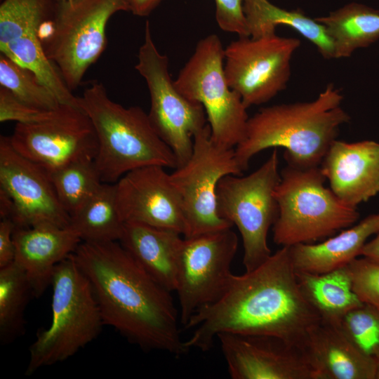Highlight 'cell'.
Here are the masks:
<instances>
[{
    "label": "cell",
    "mask_w": 379,
    "mask_h": 379,
    "mask_svg": "<svg viewBox=\"0 0 379 379\" xmlns=\"http://www.w3.org/2000/svg\"><path fill=\"white\" fill-rule=\"evenodd\" d=\"M125 222L117 205V185L102 182L95 192L72 215L69 226L81 241H119Z\"/></svg>",
    "instance_id": "obj_26"
},
{
    "label": "cell",
    "mask_w": 379,
    "mask_h": 379,
    "mask_svg": "<svg viewBox=\"0 0 379 379\" xmlns=\"http://www.w3.org/2000/svg\"><path fill=\"white\" fill-rule=\"evenodd\" d=\"M72 254L91 284L105 325L143 350L175 357L189 351L171 292L146 273L119 241H81Z\"/></svg>",
    "instance_id": "obj_2"
},
{
    "label": "cell",
    "mask_w": 379,
    "mask_h": 379,
    "mask_svg": "<svg viewBox=\"0 0 379 379\" xmlns=\"http://www.w3.org/2000/svg\"><path fill=\"white\" fill-rule=\"evenodd\" d=\"M300 288L322 319L338 322L363 303L354 293L347 266L324 274L296 272Z\"/></svg>",
    "instance_id": "obj_24"
},
{
    "label": "cell",
    "mask_w": 379,
    "mask_h": 379,
    "mask_svg": "<svg viewBox=\"0 0 379 379\" xmlns=\"http://www.w3.org/2000/svg\"><path fill=\"white\" fill-rule=\"evenodd\" d=\"M314 19L325 27L335 59L348 58L379 39V11L361 4L351 3Z\"/></svg>",
    "instance_id": "obj_25"
},
{
    "label": "cell",
    "mask_w": 379,
    "mask_h": 379,
    "mask_svg": "<svg viewBox=\"0 0 379 379\" xmlns=\"http://www.w3.org/2000/svg\"><path fill=\"white\" fill-rule=\"evenodd\" d=\"M2 1V0H1Z\"/></svg>",
    "instance_id": "obj_39"
},
{
    "label": "cell",
    "mask_w": 379,
    "mask_h": 379,
    "mask_svg": "<svg viewBox=\"0 0 379 379\" xmlns=\"http://www.w3.org/2000/svg\"><path fill=\"white\" fill-rule=\"evenodd\" d=\"M58 199L69 215L74 214L102 183L94 160L70 164L49 174Z\"/></svg>",
    "instance_id": "obj_28"
},
{
    "label": "cell",
    "mask_w": 379,
    "mask_h": 379,
    "mask_svg": "<svg viewBox=\"0 0 379 379\" xmlns=\"http://www.w3.org/2000/svg\"><path fill=\"white\" fill-rule=\"evenodd\" d=\"M135 67L145 79L149 90L150 122L173 151L179 167L191 157L194 137L206 126V115L204 107L186 98L171 79L168 58L157 49L148 21Z\"/></svg>",
    "instance_id": "obj_10"
},
{
    "label": "cell",
    "mask_w": 379,
    "mask_h": 379,
    "mask_svg": "<svg viewBox=\"0 0 379 379\" xmlns=\"http://www.w3.org/2000/svg\"><path fill=\"white\" fill-rule=\"evenodd\" d=\"M244 11L250 36L276 33L277 26H287L313 44L324 58L335 59L333 45L325 27L300 10L287 11L268 0H244Z\"/></svg>",
    "instance_id": "obj_23"
},
{
    "label": "cell",
    "mask_w": 379,
    "mask_h": 379,
    "mask_svg": "<svg viewBox=\"0 0 379 379\" xmlns=\"http://www.w3.org/2000/svg\"><path fill=\"white\" fill-rule=\"evenodd\" d=\"M244 0H215V20L225 32L241 36H250L244 11Z\"/></svg>",
    "instance_id": "obj_33"
},
{
    "label": "cell",
    "mask_w": 379,
    "mask_h": 379,
    "mask_svg": "<svg viewBox=\"0 0 379 379\" xmlns=\"http://www.w3.org/2000/svg\"><path fill=\"white\" fill-rule=\"evenodd\" d=\"M13 147L48 174L98 152L93 124L81 109L63 105L56 116L38 124L16 123L9 137Z\"/></svg>",
    "instance_id": "obj_14"
},
{
    "label": "cell",
    "mask_w": 379,
    "mask_h": 379,
    "mask_svg": "<svg viewBox=\"0 0 379 379\" xmlns=\"http://www.w3.org/2000/svg\"><path fill=\"white\" fill-rule=\"evenodd\" d=\"M164 168L151 165L124 175L116 182L118 208L125 222L171 230L184 237L180 201Z\"/></svg>",
    "instance_id": "obj_17"
},
{
    "label": "cell",
    "mask_w": 379,
    "mask_h": 379,
    "mask_svg": "<svg viewBox=\"0 0 379 379\" xmlns=\"http://www.w3.org/2000/svg\"><path fill=\"white\" fill-rule=\"evenodd\" d=\"M15 225L9 218L0 221V268L15 261V244L13 232Z\"/></svg>",
    "instance_id": "obj_34"
},
{
    "label": "cell",
    "mask_w": 379,
    "mask_h": 379,
    "mask_svg": "<svg viewBox=\"0 0 379 379\" xmlns=\"http://www.w3.org/2000/svg\"><path fill=\"white\" fill-rule=\"evenodd\" d=\"M375 379H379V359L377 360V371Z\"/></svg>",
    "instance_id": "obj_37"
},
{
    "label": "cell",
    "mask_w": 379,
    "mask_h": 379,
    "mask_svg": "<svg viewBox=\"0 0 379 379\" xmlns=\"http://www.w3.org/2000/svg\"><path fill=\"white\" fill-rule=\"evenodd\" d=\"M33 291L16 262L0 268V341L9 344L25 331V312Z\"/></svg>",
    "instance_id": "obj_27"
},
{
    "label": "cell",
    "mask_w": 379,
    "mask_h": 379,
    "mask_svg": "<svg viewBox=\"0 0 379 379\" xmlns=\"http://www.w3.org/2000/svg\"><path fill=\"white\" fill-rule=\"evenodd\" d=\"M60 1H65V0H60Z\"/></svg>",
    "instance_id": "obj_38"
},
{
    "label": "cell",
    "mask_w": 379,
    "mask_h": 379,
    "mask_svg": "<svg viewBox=\"0 0 379 379\" xmlns=\"http://www.w3.org/2000/svg\"><path fill=\"white\" fill-rule=\"evenodd\" d=\"M79 101L97 136L94 161L102 182L115 183L128 172L147 166L178 167L173 151L142 108L114 102L98 81L85 88Z\"/></svg>",
    "instance_id": "obj_4"
},
{
    "label": "cell",
    "mask_w": 379,
    "mask_h": 379,
    "mask_svg": "<svg viewBox=\"0 0 379 379\" xmlns=\"http://www.w3.org/2000/svg\"><path fill=\"white\" fill-rule=\"evenodd\" d=\"M376 234L375 238L364 245L360 255L379 263V232Z\"/></svg>",
    "instance_id": "obj_36"
},
{
    "label": "cell",
    "mask_w": 379,
    "mask_h": 379,
    "mask_svg": "<svg viewBox=\"0 0 379 379\" xmlns=\"http://www.w3.org/2000/svg\"><path fill=\"white\" fill-rule=\"evenodd\" d=\"M343 100L340 90L329 84L314 100L260 109L249 117L245 138L234 148L241 171L248 169L256 154L277 147L285 149L288 165L319 166L340 127L350 120L341 107Z\"/></svg>",
    "instance_id": "obj_3"
},
{
    "label": "cell",
    "mask_w": 379,
    "mask_h": 379,
    "mask_svg": "<svg viewBox=\"0 0 379 379\" xmlns=\"http://www.w3.org/2000/svg\"><path fill=\"white\" fill-rule=\"evenodd\" d=\"M237 248L238 237L232 227L183 238L175 291L185 327L198 310L226 291Z\"/></svg>",
    "instance_id": "obj_13"
},
{
    "label": "cell",
    "mask_w": 379,
    "mask_h": 379,
    "mask_svg": "<svg viewBox=\"0 0 379 379\" xmlns=\"http://www.w3.org/2000/svg\"><path fill=\"white\" fill-rule=\"evenodd\" d=\"M275 190L279 215L272 226L273 241L281 246L314 242L351 227L359 218L357 208L340 201L324 186L320 166L287 164Z\"/></svg>",
    "instance_id": "obj_6"
},
{
    "label": "cell",
    "mask_w": 379,
    "mask_h": 379,
    "mask_svg": "<svg viewBox=\"0 0 379 379\" xmlns=\"http://www.w3.org/2000/svg\"><path fill=\"white\" fill-rule=\"evenodd\" d=\"M224 62L220 39L209 34L198 42L174 82L186 98L204 107L213 142L234 149L245 138L249 117L240 95L228 84Z\"/></svg>",
    "instance_id": "obj_8"
},
{
    "label": "cell",
    "mask_w": 379,
    "mask_h": 379,
    "mask_svg": "<svg viewBox=\"0 0 379 379\" xmlns=\"http://www.w3.org/2000/svg\"><path fill=\"white\" fill-rule=\"evenodd\" d=\"M338 323L361 352L379 359V308L363 303L347 312Z\"/></svg>",
    "instance_id": "obj_30"
},
{
    "label": "cell",
    "mask_w": 379,
    "mask_h": 379,
    "mask_svg": "<svg viewBox=\"0 0 379 379\" xmlns=\"http://www.w3.org/2000/svg\"><path fill=\"white\" fill-rule=\"evenodd\" d=\"M217 338L232 379H316L301 348L282 338L234 333Z\"/></svg>",
    "instance_id": "obj_16"
},
{
    "label": "cell",
    "mask_w": 379,
    "mask_h": 379,
    "mask_svg": "<svg viewBox=\"0 0 379 379\" xmlns=\"http://www.w3.org/2000/svg\"><path fill=\"white\" fill-rule=\"evenodd\" d=\"M347 266L352 289L359 300L379 308V263L363 256Z\"/></svg>",
    "instance_id": "obj_31"
},
{
    "label": "cell",
    "mask_w": 379,
    "mask_h": 379,
    "mask_svg": "<svg viewBox=\"0 0 379 379\" xmlns=\"http://www.w3.org/2000/svg\"><path fill=\"white\" fill-rule=\"evenodd\" d=\"M181 236L173 230L126 222L119 241L146 273L173 292L176 287Z\"/></svg>",
    "instance_id": "obj_21"
},
{
    "label": "cell",
    "mask_w": 379,
    "mask_h": 379,
    "mask_svg": "<svg viewBox=\"0 0 379 379\" xmlns=\"http://www.w3.org/2000/svg\"><path fill=\"white\" fill-rule=\"evenodd\" d=\"M63 105L56 109L45 110L29 106L17 99L6 88L0 87V121L38 124L57 115Z\"/></svg>",
    "instance_id": "obj_32"
},
{
    "label": "cell",
    "mask_w": 379,
    "mask_h": 379,
    "mask_svg": "<svg viewBox=\"0 0 379 379\" xmlns=\"http://www.w3.org/2000/svg\"><path fill=\"white\" fill-rule=\"evenodd\" d=\"M278 166L277 151L274 149L253 173L243 177L225 175L217 187L218 213L240 232L246 271L255 269L272 254L267 235L279 215L275 197L281 179Z\"/></svg>",
    "instance_id": "obj_9"
},
{
    "label": "cell",
    "mask_w": 379,
    "mask_h": 379,
    "mask_svg": "<svg viewBox=\"0 0 379 379\" xmlns=\"http://www.w3.org/2000/svg\"><path fill=\"white\" fill-rule=\"evenodd\" d=\"M299 347L316 379H375L377 360L361 352L338 322L321 319Z\"/></svg>",
    "instance_id": "obj_19"
},
{
    "label": "cell",
    "mask_w": 379,
    "mask_h": 379,
    "mask_svg": "<svg viewBox=\"0 0 379 379\" xmlns=\"http://www.w3.org/2000/svg\"><path fill=\"white\" fill-rule=\"evenodd\" d=\"M0 190L10 199L15 228L69 226L70 216L61 206L49 174L0 137Z\"/></svg>",
    "instance_id": "obj_15"
},
{
    "label": "cell",
    "mask_w": 379,
    "mask_h": 379,
    "mask_svg": "<svg viewBox=\"0 0 379 379\" xmlns=\"http://www.w3.org/2000/svg\"><path fill=\"white\" fill-rule=\"evenodd\" d=\"M119 11H131L129 0H57L42 44L71 91L104 51L107 22Z\"/></svg>",
    "instance_id": "obj_7"
},
{
    "label": "cell",
    "mask_w": 379,
    "mask_h": 379,
    "mask_svg": "<svg viewBox=\"0 0 379 379\" xmlns=\"http://www.w3.org/2000/svg\"><path fill=\"white\" fill-rule=\"evenodd\" d=\"M241 173L234 149L215 145L207 124L194 135L193 151L188 161L170 173L185 221L184 237L232 227L218 213L216 191L224 176L239 175Z\"/></svg>",
    "instance_id": "obj_11"
},
{
    "label": "cell",
    "mask_w": 379,
    "mask_h": 379,
    "mask_svg": "<svg viewBox=\"0 0 379 379\" xmlns=\"http://www.w3.org/2000/svg\"><path fill=\"white\" fill-rule=\"evenodd\" d=\"M131 11L138 16H147L164 0H129Z\"/></svg>",
    "instance_id": "obj_35"
},
{
    "label": "cell",
    "mask_w": 379,
    "mask_h": 379,
    "mask_svg": "<svg viewBox=\"0 0 379 379\" xmlns=\"http://www.w3.org/2000/svg\"><path fill=\"white\" fill-rule=\"evenodd\" d=\"M379 232V213L318 244H298L290 247L295 272L324 274L347 265L360 255L367 239Z\"/></svg>",
    "instance_id": "obj_22"
},
{
    "label": "cell",
    "mask_w": 379,
    "mask_h": 379,
    "mask_svg": "<svg viewBox=\"0 0 379 379\" xmlns=\"http://www.w3.org/2000/svg\"><path fill=\"white\" fill-rule=\"evenodd\" d=\"M300 46L298 39L272 33L241 36L225 48L227 81L247 108L267 102L286 88L291 58Z\"/></svg>",
    "instance_id": "obj_12"
},
{
    "label": "cell",
    "mask_w": 379,
    "mask_h": 379,
    "mask_svg": "<svg viewBox=\"0 0 379 379\" xmlns=\"http://www.w3.org/2000/svg\"><path fill=\"white\" fill-rule=\"evenodd\" d=\"M320 168L335 196L357 208L379 193V142L335 140Z\"/></svg>",
    "instance_id": "obj_18"
},
{
    "label": "cell",
    "mask_w": 379,
    "mask_h": 379,
    "mask_svg": "<svg viewBox=\"0 0 379 379\" xmlns=\"http://www.w3.org/2000/svg\"><path fill=\"white\" fill-rule=\"evenodd\" d=\"M0 84L21 102L38 109L53 110L65 105L34 72L1 53Z\"/></svg>",
    "instance_id": "obj_29"
},
{
    "label": "cell",
    "mask_w": 379,
    "mask_h": 379,
    "mask_svg": "<svg viewBox=\"0 0 379 379\" xmlns=\"http://www.w3.org/2000/svg\"><path fill=\"white\" fill-rule=\"evenodd\" d=\"M15 262L25 272L34 298L51 286L58 265L72 254L81 240L69 227L15 228Z\"/></svg>",
    "instance_id": "obj_20"
},
{
    "label": "cell",
    "mask_w": 379,
    "mask_h": 379,
    "mask_svg": "<svg viewBox=\"0 0 379 379\" xmlns=\"http://www.w3.org/2000/svg\"><path fill=\"white\" fill-rule=\"evenodd\" d=\"M321 317L304 297L289 246H281L255 269L233 274L221 297L198 310L185 326L194 328L188 350H209L222 333L271 335L299 346Z\"/></svg>",
    "instance_id": "obj_1"
},
{
    "label": "cell",
    "mask_w": 379,
    "mask_h": 379,
    "mask_svg": "<svg viewBox=\"0 0 379 379\" xmlns=\"http://www.w3.org/2000/svg\"><path fill=\"white\" fill-rule=\"evenodd\" d=\"M51 286V321L29 348L27 376L72 357L105 325L91 284L73 254L58 265Z\"/></svg>",
    "instance_id": "obj_5"
}]
</instances>
